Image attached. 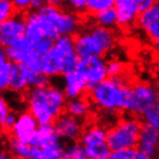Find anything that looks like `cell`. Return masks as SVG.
<instances>
[{"label": "cell", "mask_w": 159, "mask_h": 159, "mask_svg": "<svg viewBox=\"0 0 159 159\" xmlns=\"http://www.w3.org/2000/svg\"><path fill=\"white\" fill-rule=\"evenodd\" d=\"M53 43H54L53 39L48 38V37H45V38H43L42 40L35 43V50H36L37 53H39L40 56H44V54H46V53L52 48Z\"/></svg>", "instance_id": "f546056e"}, {"label": "cell", "mask_w": 159, "mask_h": 159, "mask_svg": "<svg viewBox=\"0 0 159 159\" xmlns=\"http://www.w3.org/2000/svg\"><path fill=\"white\" fill-rule=\"evenodd\" d=\"M11 108H9V105L8 103L6 102L5 98H1L0 99V122L1 121H4L8 116H9V113H11Z\"/></svg>", "instance_id": "d6a6232c"}, {"label": "cell", "mask_w": 159, "mask_h": 159, "mask_svg": "<svg viewBox=\"0 0 159 159\" xmlns=\"http://www.w3.org/2000/svg\"><path fill=\"white\" fill-rule=\"evenodd\" d=\"M8 153H9V152H8V150H7V151H2V152H1V156H0V158H1V159L8 158V157H9V155H8Z\"/></svg>", "instance_id": "74e56055"}, {"label": "cell", "mask_w": 159, "mask_h": 159, "mask_svg": "<svg viewBox=\"0 0 159 159\" xmlns=\"http://www.w3.org/2000/svg\"><path fill=\"white\" fill-rule=\"evenodd\" d=\"M67 99L62 89L48 84L30 88L27 95V105L39 125H48L54 123L57 118L64 113Z\"/></svg>", "instance_id": "6da1fadb"}, {"label": "cell", "mask_w": 159, "mask_h": 159, "mask_svg": "<svg viewBox=\"0 0 159 159\" xmlns=\"http://www.w3.org/2000/svg\"><path fill=\"white\" fill-rule=\"evenodd\" d=\"M39 128V122L30 112H23L17 116L14 126L11 128V134L16 139L30 144Z\"/></svg>", "instance_id": "5bb4252c"}, {"label": "cell", "mask_w": 159, "mask_h": 159, "mask_svg": "<svg viewBox=\"0 0 159 159\" xmlns=\"http://www.w3.org/2000/svg\"><path fill=\"white\" fill-rule=\"evenodd\" d=\"M159 98V93L155 87L148 83H135L129 87L126 111L131 116H143L152 107Z\"/></svg>", "instance_id": "9c48e42d"}, {"label": "cell", "mask_w": 159, "mask_h": 159, "mask_svg": "<svg viewBox=\"0 0 159 159\" xmlns=\"http://www.w3.org/2000/svg\"><path fill=\"white\" fill-rule=\"evenodd\" d=\"M114 5L116 0H88L87 12L91 15H96L97 13L114 7Z\"/></svg>", "instance_id": "4316f807"}, {"label": "cell", "mask_w": 159, "mask_h": 159, "mask_svg": "<svg viewBox=\"0 0 159 159\" xmlns=\"http://www.w3.org/2000/svg\"><path fill=\"white\" fill-rule=\"evenodd\" d=\"M30 144L39 148L42 159L64 158V139H61L53 123L39 125Z\"/></svg>", "instance_id": "52a82bcc"}, {"label": "cell", "mask_w": 159, "mask_h": 159, "mask_svg": "<svg viewBox=\"0 0 159 159\" xmlns=\"http://www.w3.org/2000/svg\"><path fill=\"white\" fill-rule=\"evenodd\" d=\"M137 22L148 39L159 50V0L139 14Z\"/></svg>", "instance_id": "7c38bea8"}, {"label": "cell", "mask_w": 159, "mask_h": 159, "mask_svg": "<svg viewBox=\"0 0 159 159\" xmlns=\"http://www.w3.org/2000/svg\"><path fill=\"white\" fill-rule=\"evenodd\" d=\"M65 2L75 13H83L87 11L88 0H66Z\"/></svg>", "instance_id": "1f68e13d"}, {"label": "cell", "mask_w": 159, "mask_h": 159, "mask_svg": "<svg viewBox=\"0 0 159 159\" xmlns=\"http://www.w3.org/2000/svg\"><path fill=\"white\" fill-rule=\"evenodd\" d=\"M53 125L61 139L66 142H74L79 139L83 133L81 120L73 116L68 112L58 116Z\"/></svg>", "instance_id": "9a60e30c"}, {"label": "cell", "mask_w": 159, "mask_h": 159, "mask_svg": "<svg viewBox=\"0 0 159 159\" xmlns=\"http://www.w3.org/2000/svg\"><path fill=\"white\" fill-rule=\"evenodd\" d=\"M80 57L72 36L58 37L50 51L42 56L40 70L48 77H56L73 72L77 68Z\"/></svg>", "instance_id": "3957f363"}, {"label": "cell", "mask_w": 159, "mask_h": 159, "mask_svg": "<svg viewBox=\"0 0 159 159\" xmlns=\"http://www.w3.org/2000/svg\"><path fill=\"white\" fill-rule=\"evenodd\" d=\"M45 0H30V8L32 11H38L45 5Z\"/></svg>", "instance_id": "d590c367"}, {"label": "cell", "mask_w": 159, "mask_h": 159, "mask_svg": "<svg viewBox=\"0 0 159 159\" xmlns=\"http://www.w3.org/2000/svg\"><path fill=\"white\" fill-rule=\"evenodd\" d=\"M95 16V22L105 28H114L118 25V14L114 7L108 8L106 11L97 13Z\"/></svg>", "instance_id": "cb8c5ba5"}, {"label": "cell", "mask_w": 159, "mask_h": 159, "mask_svg": "<svg viewBox=\"0 0 159 159\" xmlns=\"http://www.w3.org/2000/svg\"><path fill=\"white\" fill-rule=\"evenodd\" d=\"M158 104H159V98H158Z\"/></svg>", "instance_id": "f35d334b"}, {"label": "cell", "mask_w": 159, "mask_h": 159, "mask_svg": "<svg viewBox=\"0 0 159 159\" xmlns=\"http://www.w3.org/2000/svg\"><path fill=\"white\" fill-rule=\"evenodd\" d=\"M64 158L65 159H87V150L84 145L81 142H72L70 144H68L67 147H65L64 151Z\"/></svg>", "instance_id": "d4e9b609"}, {"label": "cell", "mask_w": 159, "mask_h": 159, "mask_svg": "<svg viewBox=\"0 0 159 159\" xmlns=\"http://www.w3.org/2000/svg\"><path fill=\"white\" fill-rule=\"evenodd\" d=\"M24 35L35 44L37 42L42 40L45 38V34H44L43 27L40 23V20L38 15H37L36 11H32L25 16V32Z\"/></svg>", "instance_id": "d6986e66"}, {"label": "cell", "mask_w": 159, "mask_h": 159, "mask_svg": "<svg viewBox=\"0 0 159 159\" xmlns=\"http://www.w3.org/2000/svg\"><path fill=\"white\" fill-rule=\"evenodd\" d=\"M142 126L135 116H125L108 130L107 143L112 151L137 148Z\"/></svg>", "instance_id": "8992f818"}, {"label": "cell", "mask_w": 159, "mask_h": 159, "mask_svg": "<svg viewBox=\"0 0 159 159\" xmlns=\"http://www.w3.org/2000/svg\"><path fill=\"white\" fill-rule=\"evenodd\" d=\"M62 90L68 99H73V98L82 97L84 92L89 90V87L83 75L77 69H75L64 75Z\"/></svg>", "instance_id": "ac0fdd59"}, {"label": "cell", "mask_w": 159, "mask_h": 159, "mask_svg": "<svg viewBox=\"0 0 159 159\" xmlns=\"http://www.w3.org/2000/svg\"><path fill=\"white\" fill-rule=\"evenodd\" d=\"M74 40L80 58H90L104 57L116 45V38L111 28L96 23L80 30Z\"/></svg>", "instance_id": "5b68a950"}, {"label": "cell", "mask_w": 159, "mask_h": 159, "mask_svg": "<svg viewBox=\"0 0 159 159\" xmlns=\"http://www.w3.org/2000/svg\"><path fill=\"white\" fill-rule=\"evenodd\" d=\"M48 4H52V5H56V6H61L64 4L66 0H45Z\"/></svg>", "instance_id": "8d00e7d4"}, {"label": "cell", "mask_w": 159, "mask_h": 159, "mask_svg": "<svg viewBox=\"0 0 159 159\" xmlns=\"http://www.w3.org/2000/svg\"><path fill=\"white\" fill-rule=\"evenodd\" d=\"M13 62L7 59L5 50L2 48L0 51V89L6 90L9 89V81L13 70Z\"/></svg>", "instance_id": "603a6c76"}, {"label": "cell", "mask_w": 159, "mask_h": 159, "mask_svg": "<svg viewBox=\"0 0 159 159\" xmlns=\"http://www.w3.org/2000/svg\"><path fill=\"white\" fill-rule=\"evenodd\" d=\"M142 119H143L144 125H148V126H151V127L156 128L159 130V104L158 100L157 103L148 110L143 116H142Z\"/></svg>", "instance_id": "83f0119b"}, {"label": "cell", "mask_w": 159, "mask_h": 159, "mask_svg": "<svg viewBox=\"0 0 159 159\" xmlns=\"http://www.w3.org/2000/svg\"><path fill=\"white\" fill-rule=\"evenodd\" d=\"M28 88L25 75H24V66L21 64H14L11 81H9V89L16 93H22Z\"/></svg>", "instance_id": "44dd1931"}, {"label": "cell", "mask_w": 159, "mask_h": 159, "mask_svg": "<svg viewBox=\"0 0 159 159\" xmlns=\"http://www.w3.org/2000/svg\"><path fill=\"white\" fill-rule=\"evenodd\" d=\"M114 8L118 14V25L122 28L133 25L139 21V14L142 13L136 0H116Z\"/></svg>", "instance_id": "2e32d148"}, {"label": "cell", "mask_w": 159, "mask_h": 159, "mask_svg": "<svg viewBox=\"0 0 159 159\" xmlns=\"http://www.w3.org/2000/svg\"><path fill=\"white\" fill-rule=\"evenodd\" d=\"M136 1L139 2L141 11L143 12V11H145V9H148V8L151 7L152 5H155L158 0H136Z\"/></svg>", "instance_id": "e575fe53"}, {"label": "cell", "mask_w": 159, "mask_h": 159, "mask_svg": "<svg viewBox=\"0 0 159 159\" xmlns=\"http://www.w3.org/2000/svg\"><path fill=\"white\" fill-rule=\"evenodd\" d=\"M137 149L147 156V158H153L159 153V130L156 128L143 125L139 134Z\"/></svg>", "instance_id": "e0dca14e"}, {"label": "cell", "mask_w": 159, "mask_h": 159, "mask_svg": "<svg viewBox=\"0 0 159 159\" xmlns=\"http://www.w3.org/2000/svg\"><path fill=\"white\" fill-rule=\"evenodd\" d=\"M108 76H121L123 73V65L118 60L107 61Z\"/></svg>", "instance_id": "4dcf8cb0"}, {"label": "cell", "mask_w": 159, "mask_h": 159, "mask_svg": "<svg viewBox=\"0 0 159 159\" xmlns=\"http://www.w3.org/2000/svg\"><path fill=\"white\" fill-rule=\"evenodd\" d=\"M107 134L103 126L93 125L87 128L80 137V142L83 144L89 159H107L111 158L112 150L107 143Z\"/></svg>", "instance_id": "30bf717a"}, {"label": "cell", "mask_w": 159, "mask_h": 159, "mask_svg": "<svg viewBox=\"0 0 159 159\" xmlns=\"http://www.w3.org/2000/svg\"><path fill=\"white\" fill-rule=\"evenodd\" d=\"M17 12H25L30 8V0H12Z\"/></svg>", "instance_id": "836d02e7"}, {"label": "cell", "mask_w": 159, "mask_h": 159, "mask_svg": "<svg viewBox=\"0 0 159 159\" xmlns=\"http://www.w3.org/2000/svg\"><path fill=\"white\" fill-rule=\"evenodd\" d=\"M76 69L85 79L89 90L108 77L107 62L103 59V57L80 58Z\"/></svg>", "instance_id": "8fae6325"}, {"label": "cell", "mask_w": 159, "mask_h": 159, "mask_svg": "<svg viewBox=\"0 0 159 159\" xmlns=\"http://www.w3.org/2000/svg\"><path fill=\"white\" fill-rule=\"evenodd\" d=\"M7 150L9 152V155L15 158H21V159H27L30 158L31 156V144L27 143L24 141L16 139L14 136H12L11 139H8L7 141Z\"/></svg>", "instance_id": "ffe728a7"}, {"label": "cell", "mask_w": 159, "mask_h": 159, "mask_svg": "<svg viewBox=\"0 0 159 159\" xmlns=\"http://www.w3.org/2000/svg\"><path fill=\"white\" fill-rule=\"evenodd\" d=\"M112 159H148L147 156L142 153L137 148H127L116 151H112Z\"/></svg>", "instance_id": "484cf974"}, {"label": "cell", "mask_w": 159, "mask_h": 159, "mask_svg": "<svg viewBox=\"0 0 159 159\" xmlns=\"http://www.w3.org/2000/svg\"><path fill=\"white\" fill-rule=\"evenodd\" d=\"M90 107H91L90 103L87 99L79 97V98H73L68 100L66 105V111L77 119L83 120L90 113Z\"/></svg>", "instance_id": "7402d4cb"}, {"label": "cell", "mask_w": 159, "mask_h": 159, "mask_svg": "<svg viewBox=\"0 0 159 159\" xmlns=\"http://www.w3.org/2000/svg\"><path fill=\"white\" fill-rule=\"evenodd\" d=\"M15 7L12 0H0V21H4L14 15Z\"/></svg>", "instance_id": "f1b7e54d"}, {"label": "cell", "mask_w": 159, "mask_h": 159, "mask_svg": "<svg viewBox=\"0 0 159 159\" xmlns=\"http://www.w3.org/2000/svg\"><path fill=\"white\" fill-rule=\"evenodd\" d=\"M25 32V17L20 14H14L0 22V42L2 46H7L13 40L23 36Z\"/></svg>", "instance_id": "4fadbf2b"}, {"label": "cell", "mask_w": 159, "mask_h": 159, "mask_svg": "<svg viewBox=\"0 0 159 159\" xmlns=\"http://www.w3.org/2000/svg\"><path fill=\"white\" fill-rule=\"evenodd\" d=\"M90 100L108 116H116L126 108L129 87L121 76H108L90 89Z\"/></svg>", "instance_id": "7a4b0ae2"}, {"label": "cell", "mask_w": 159, "mask_h": 159, "mask_svg": "<svg viewBox=\"0 0 159 159\" xmlns=\"http://www.w3.org/2000/svg\"><path fill=\"white\" fill-rule=\"evenodd\" d=\"M4 50L7 59L13 64H21L34 70H40L42 56L37 53L35 44L25 35L13 40L9 45L5 46Z\"/></svg>", "instance_id": "ba28073f"}, {"label": "cell", "mask_w": 159, "mask_h": 159, "mask_svg": "<svg viewBox=\"0 0 159 159\" xmlns=\"http://www.w3.org/2000/svg\"><path fill=\"white\" fill-rule=\"evenodd\" d=\"M45 36L56 40L60 36H73L80 31L81 20L75 12H67L60 6L45 4L36 11Z\"/></svg>", "instance_id": "277c9868"}]
</instances>
